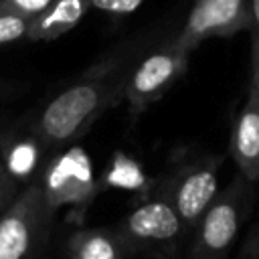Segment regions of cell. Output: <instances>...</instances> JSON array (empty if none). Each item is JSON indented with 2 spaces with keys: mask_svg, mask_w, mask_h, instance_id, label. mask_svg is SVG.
<instances>
[{
  "mask_svg": "<svg viewBox=\"0 0 259 259\" xmlns=\"http://www.w3.org/2000/svg\"><path fill=\"white\" fill-rule=\"evenodd\" d=\"M49 198L59 204H87L97 194V184L87 154L81 148L67 150L49 170L42 180Z\"/></svg>",
  "mask_w": 259,
  "mask_h": 259,
  "instance_id": "obj_8",
  "label": "cell"
},
{
  "mask_svg": "<svg viewBox=\"0 0 259 259\" xmlns=\"http://www.w3.org/2000/svg\"><path fill=\"white\" fill-rule=\"evenodd\" d=\"M144 0H91V8H97L111 16L132 14Z\"/></svg>",
  "mask_w": 259,
  "mask_h": 259,
  "instance_id": "obj_17",
  "label": "cell"
},
{
  "mask_svg": "<svg viewBox=\"0 0 259 259\" xmlns=\"http://www.w3.org/2000/svg\"><path fill=\"white\" fill-rule=\"evenodd\" d=\"M233 158L249 180L259 178V85L249 83L247 101L235 121L231 138Z\"/></svg>",
  "mask_w": 259,
  "mask_h": 259,
  "instance_id": "obj_9",
  "label": "cell"
},
{
  "mask_svg": "<svg viewBox=\"0 0 259 259\" xmlns=\"http://www.w3.org/2000/svg\"><path fill=\"white\" fill-rule=\"evenodd\" d=\"M30 18L18 14H0V47L26 40Z\"/></svg>",
  "mask_w": 259,
  "mask_h": 259,
  "instance_id": "obj_13",
  "label": "cell"
},
{
  "mask_svg": "<svg viewBox=\"0 0 259 259\" xmlns=\"http://www.w3.org/2000/svg\"><path fill=\"white\" fill-rule=\"evenodd\" d=\"M6 134V123H4V119H2V115H0V138Z\"/></svg>",
  "mask_w": 259,
  "mask_h": 259,
  "instance_id": "obj_20",
  "label": "cell"
},
{
  "mask_svg": "<svg viewBox=\"0 0 259 259\" xmlns=\"http://www.w3.org/2000/svg\"><path fill=\"white\" fill-rule=\"evenodd\" d=\"M235 259H259V225H255V229H251V233L247 235V239Z\"/></svg>",
  "mask_w": 259,
  "mask_h": 259,
  "instance_id": "obj_19",
  "label": "cell"
},
{
  "mask_svg": "<svg viewBox=\"0 0 259 259\" xmlns=\"http://www.w3.org/2000/svg\"><path fill=\"white\" fill-rule=\"evenodd\" d=\"M67 259H125L127 245L117 231L77 229L67 239Z\"/></svg>",
  "mask_w": 259,
  "mask_h": 259,
  "instance_id": "obj_11",
  "label": "cell"
},
{
  "mask_svg": "<svg viewBox=\"0 0 259 259\" xmlns=\"http://www.w3.org/2000/svg\"><path fill=\"white\" fill-rule=\"evenodd\" d=\"M251 83L259 85V0H251Z\"/></svg>",
  "mask_w": 259,
  "mask_h": 259,
  "instance_id": "obj_15",
  "label": "cell"
},
{
  "mask_svg": "<svg viewBox=\"0 0 259 259\" xmlns=\"http://www.w3.org/2000/svg\"><path fill=\"white\" fill-rule=\"evenodd\" d=\"M89 8L91 0H53L42 12L30 18L26 40L49 42L63 36L81 22Z\"/></svg>",
  "mask_w": 259,
  "mask_h": 259,
  "instance_id": "obj_10",
  "label": "cell"
},
{
  "mask_svg": "<svg viewBox=\"0 0 259 259\" xmlns=\"http://www.w3.org/2000/svg\"><path fill=\"white\" fill-rule=\"evenodd\" d=\"M18 194V182L10 166H6L0 160V214L8 208V204Z\"/></svg>",
  "mask_w": 259,
  "mask_h": 259,
  "instance_id": "obj_16",
  "label": "cell"
},
{
  "mask_svg": "<svg viewBox=\"0 0 259 259\" xmlns=\"http://www.w3.org/2000/svg\"><path fill=\"white\" fill-rule=\"evenodd\" d=\"M219 158H204L182 166L174 178L168 180L164 194L178 210L184 227L198 223L206 206L219 192Z\"/></svg>",
  "mask_w": 259,
  "mask_h": 259,
  "instance_id": "obj_7",
  "label": "cell"
},
{
  "mask_svg": "<svg viewBox=\"0 0 259 259\" xmlns=\"http://www.w3.org/2000/svg\"><path fill=\"white\" fill-rule=\"evenodd\" d=\"M251 26V0H194L176 42L194 51L214 36H233Z\"/></svg>",
  "mask_w": 259,
  "mask_h": 259,
  "instance_id": "obj_5",
  "label": "cell"
},
{
  "mask_svg": "<svg viewBox=\"0 0 259 259\" xmlns=\"http://www.w3.org/2000/svg\"><path fill=\"white\" fill-rule=\"evenodd\" d=\"M184 223L170 202V198L162 192L138 204L119 225L117 233L127 245L132 247H154L164 249L172 245L178 235L182 233Z\"/></svg>",
  "mask_w": 259,
  "mask_h": 259,
  "instance_id": "obj_6",
  "label": "cell"
},
{
  "mask_svg": "<svg viewBox=\"0 0 259 259\" xmlns=\"http://www.w3.org/2000/svg\"><path fill=\"white\" fill-rule=\"evenodd\" d=\"M26 91V83L18 81V79H6L0 77V103L16 99L18 95H22Z\"/></svg>",
  "mask_w": 259,
  "mask_h": 259,
  "instance_id": "obj_18",
  "label": "cell"
},
{
  "mask_svg": "<svg viewBox=\"0 0 259 259\" xmlns=\"http://www.w3.org/2000/svg\"><path fill=\"white\" fill-rule=\"evenodd\" d=\"M53 0H0V14H18L34 18L42 12Z\"/></svg>",
  "mask_w": 259,
  "mask_h": 259,
  "instance_id": "obj_14",
  "label": "cell"
},
{
  "mask_svg": "<svg viewBox=\"0 0 259 259\" xmlns=\"http://www.w3.org/2000/svg\"><path fill=\"white\" fill-rule=\"evenodd\" d=\"M251 200V180L245 174L235 176L198 219L190 259H223L235 243L247 217Z\"/></svg>",
  "mask_w": 259,
  "mask_h": 259,
  "instance_id": "obj_3",
  "label": "cell"
},
{
  "mask_svg": "<svg viewBox=\"0 0 259 259\" xmlns=\"http://www.w3.org/2000/svg\"><path fill=\"white\" fill-rule=\"evenodd\" d=\"M105 184L111 188L142 192L148 188V176L138 160L123 152H115V156L111 158V166L105 174Z\"/></svg>",
  "mask_w": 259,
  "mask_h": 259,
  "instance_id": "obj_12",
  "label": "cell"
},
{
  "mask_svg": "<svg viewBox=\"0 0 259 259\" xmlns=\"http://www.w3.org/2000/svg\"><path fill=\"white\" fill-rule=\"evenodd\" d=\"M158 32L160 28H144L125 36L55 93L28 123L34 144L38 148L67 146L117 105L138 59L160 42Z\"/></svg>",
  "mask_w": 259,
  "mask_h": 259,
  "instance_id": "obj_1",
  "label": "cell"
},
{
  "mask_svg": "<svg viewBox=\"0 0 259 259\" xmlns=\"http://www.w3.org/2000/svg\"><path fill=\"white\" fill-rule=\"evenodd\" d=\"M188 57L190 51L182 49L176 38H172L164 42L160 40L138 59L123 91V99L134 115H140L146 107L158 101L186 73Z\"/></svg>",
  "mask_w": 259,
  "mask_h": 259,
  "instance_id": "obj_4",
  "label": "cell"
},
{
  "mask_svg": "<svg viewBox=\"0 0 259 259\" xmlns=\"http://www.w3.org/2000/svg\"><path fill=\"white\" fill-rule=\"evenodd\" d=\"M57 206L42 180H34L0 214V259H42Z\"/></svg>",
  "mask_w": 259,
  "mask_h": 259,
  "instance_id": "obj_2",
  "label": "cell"
}]
</instances>
